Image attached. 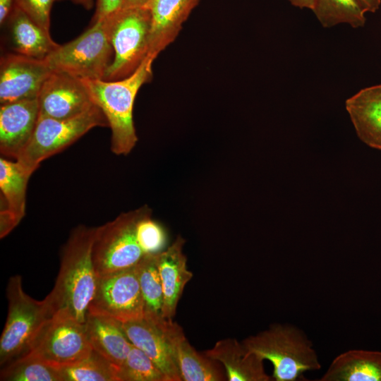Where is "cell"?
Segmentation results:
<instances>
[{"mask_svg": "<svg viewBox=\"0 0 381 381\" xmlns=\"http://www.w3.org/2000/svg\"><path fill=\"white\" fill-rule=\"evenodd\" d=\"M96 228L80 225L71 233L61 253L59 272L47 296L54 314L65 313L85 323L97 275L92 258Z\"/></svg>", "mask_w": 381, "mask_h": 381, "instance_id": "1", "label": "cell"}, {"mask_svg": "<svg viewBox=\"0 0 381 381\" xmlns=\"http://www.w3.org/2000/svg\"><path fill=\"white\" fill-rule=\"evenodd\" d=\"M156 57L148 54L131 75L118 80L82 79L93 102L105 115L111 128V150L126 155L135 147L138 137L133 119L137 93L152 78V63Z\"/></svg>", "mask_w": 381, "mask_h": 381, "instance_id": "2", "label": "cell"}, {"mask_svg": "<svg viewBox=\"0 0 381 381\" xmlns=\"http://www.w3.org/2000/svg\"><path fill=\"white\" fill-rule=\"evenodd\" d=\"M242 343L250 352L272 363V378L275 381L304 380L305 373L321 368L312 341L302 329L291 324H272Z\"/></svg>", "mask_w": 381, "mask_h": 381, "instance_id": "3", "label": "cell"}, {"mask_svg": "<svg viewBox=\"0 0 381 381\" xmlns=\"http://www.w3.org/2000/svg\"><path fill=\"white\" fill-rule=\"evenodd\" d=\"M8 315L0 338V364L4 366L24 355L44 324L54 315L47 296L37 301L28 296L19 275L9 278Z\"/></svg>", "mask_w": 381, "mask_h": 381, "instance_id": "4", "label": "cell"}, {"mask_svg": "<svg viewBox=\"0 0 381 381\" xmlns=\"http://www.w3.org/2000/svg\"><path fill=\"white\" fill-rule=\"evenodd\" d=\"M114 58L107 16L92 22L83 33L59 45L45 59L52 71L80 79H104Z\"/></svg>", "mask_w": 381, "mask_h": 381, "instance_id": "5", "label": "cell"}, {"mask_svg": "<svg viewBox=\"0 0 381 381\" xmlns=\"http://www.w3.org/2000/svg\"><path fill=\"white\" fill-rule=\"evenodd\" d=\"M107 19L114 58L103 80L114 81L133 74L148 55L151 13L147 6L121 8Z\"/></svg>", "mask_w": 381, "mask_h": 381, "instance_id": "6", "label": "cell"}, {"mask_svg": "<svg viewBox=\"0 0 381 381\" xmlns=\"http://www.w3.org/2000/svg\"><path fill=\"white\" fill-rule=\"evenodd\" d=\"M150 211L143 206L96 227L92 258L97 277L133 267L145 255L138 240L137 225Z\"/></svg>", "mask_w": 381, "mask_h": 381, "instance_id": "7", "label": "cell"}, {"mask_svg": "<svg viewBox=\"0 0 381 381\" xmlns=\"http://www.w3.org/2000/svg\"><path fill=\"white\" fill-rule=\"evenodd\" d=\"M97 126L107 127L109 123L103 111L97 105L68 119L39 116L30 142L16 161L31 176L43 160L61 152Z\"/></svg>", "mask_w": 381, "mask_h": 381, "instance_id": "8", "label": "cell"}, {"mask_svg": "<svg viewBox=\"0 0 381 381\" xmlns=\"http://www.w3.org/2000/svg\"><path fill=\"white\" fill-rule=\"evenodd\" d=\"M92 350L84 323L56 312L44 324L23 356L60 368L81 361Z\"/></svg>", "mask_w": 381, "mask_h": 381, "instance_id": "9", "label": "cell"}, {"mask_svg": "<svg viewBox=\"0 0 381 381\" xmlns=\"http://www.w3.org/2000/svg\"><path fill=\"white\" fill-rule=\"evenodd\" d=\"M88 313L105 315L120 322L143 318L145 308L136 266L97 277Z\"/></svg>", "mask_w": 381, "mask_h": 381, "instance_id": "10", "label": "cell"}, {"mask_svg": "<svg viewBox=\"0 0 381 381\" xmlns=\"http://www.w3.org/2000/svg\"><path fill=\"white\" fill-rule=\"evenodd\" d=\"M39 116L68 119L96 105L82 79L52 71L37 97Z\"/></svg>", "mask_w": 381, "mask_h": 381, "instance_id": "11", "label": "cell"}, {"mask_svg": "<svg viewBox=\"0 0 381 381\" xmlns=\"http://www.w3.org/2000/svg\"><path fill=\"white\" fill-rule=\"evenodd\" d=\"M167 318L145 315L121 322V328L132 344L143 351L165 374L169 381H181L174 351L167 332Z\"/></svg>", "mask_w": 381, "mask_h": 381, "instance_id": "12", "label": "cell"}, {"mask_svg": "<svg viewBox=\"0 0 381 381\" xmlns=\"http://www.w3.org/2000/svg\"><path fill=\"white\" fill-rule=\"evenodd\" d=\"M52 73L44 59L17 53L6 54L0 61V102L37 98Z\"/></svg>", "mask_w": 381, "mask_h": 381, "instance_id": "13", "label": "cell"}, {"mask_svg": "<svg viewBox=\"0 0 381 381\" xmlns=\"http://www.w3.org/2000/svg\"><path fill=\"white\" fill-rule=\"evenodd\" d=\"M39 119L37 98L1 104L0 151L16 159L30 142Z\"/></svg>", "mask_w": 381, "mask_h": 381, "instance_id": "14", "label": "cell"}, {"mask_svg": "<svg viewBox=\"0 0 381 381\" xmlns=\"http://www.w3.org/2000/svg\"><path fill=\"white\" fill-rule=\"evenodd\" d=\"M167 332L174 351L182 380H227L222 365L204 353L197 351L188 341L183 329L172 319L167 320Z\"/></svg>", "mask_w": 381, "mask_h": 381, "instance_id": "15", "label": "cell"}, {"mask_svg": "<svg viewBox=\"0 0 381 381\" xmlns=\"http://www.w3.org/2000/svg\"><path fill=\"white\" fill-rule=\"evenodd\" d=\"M200 0H152L147 6L151 13L148 54L157 58L174 41L183 23Z\"/></svg>", "mask_w": 381, "mask_h": 381, "instance_id": "16", "label": "cell"}, {"mask_svg": "<svg viewBox=\"0 0 381 381\" xmlns=\"http://www.w3.org/2000/svg\"><path fill=\"white\" fill-rule=\"evenodd\" d=\"M185 240L178 236L173 243L157 254L158 268L163 289L162 315L172 319L179 299L193 273L187 268V258L183 251Z\"/></svg>", "mask_w": 381, "mask_h": 381, "instance_id": "17", "label": "cell"}, {"mask_svg": "<svg viewBox=\"0 0 381 381\" xmlns=\"http://www.w3.org/2000/svg\"><path fill=\"white\" fill-rule=\"evenodd\" d=\"M219 362L224 367L229 381H270L264 360L250 352L241 342L234 338L219 340L214 346L203 352Z\"/></svg>", "mask_w": 381, "mask_h": 381, "instance_id": "18", "label": "cell"}, {"mask_svg": "<svg viewBox=\"0 0 381 381\" xmlns=\"http://www.w3.org/2000/svg\"><path fill=\"white\" fill-rule=\"evenodd\" d=\"M345 107L359 139L381 150V85L361 90L346 100Z\"/></svg>", "mask_w": 381, "mask_h": 381, "instance_id": "19", "label": "cell"}, {"mask_svg": "<svg viewBox=\"0 0 381 381\" xmlns=\"http://www.w3.org/2000/svg\"><path fill=\"white\" fill-rule=\"evenodd\" d=\"M30 177L17 161L0 159V189L6 204L1 210L0 229L5 234H9L25 216Z\"/></svg>", "mask_w": 381, "mask_h": 381, "instance_id": "20", "label": "cell"}, {"mask_svg": "<svg viewBox=\"0 0 381 381\" xmlns=\"http://www.w3.org/2000/svg\"><path fill=\"white\" fill-rule=\"evenodd\" d=\"M13 49L16 53L44 59L60 44L25 13L14 6L6 23Z\"/></svg>", "mask_w": 381, "mask_h": 381, "instance_id": "21", "label": "cell"}, {"mask_svg": "<svg viewBox=\"0 0 381 381\" xmlns=\"http://www.w3.org/2000/svg\"><path fill=\"white\" fill-rule=\"evenodd\" d=\"M84 325L92 349L120 367L132 346L121 328V322L105 315L88 313Z\"/></svg>", "mask_w": 381, "mask_h": 381, "instance_id": "22", "label": "cell"}, {"mask_svg": "<svg viewBox=\"0 0 381 381\" xmlns=\"http://www.w3.org/2000/svg\"><path fill=\"white\" fill-rule=\"evenodd\" d=\"M320 381H381V351L351 349L336 356Z\"/></svg>", "mask_w": 381, "mask_h": 381, "instance_id": "23", "label": "cell"}, {"mask_svg": "<svg viewBox=\"0 0 381 381\" xmlns=\"http://www.w3.org/2000/svg\"><path fill=\"white\" fill-rule=\"evenodd\" d=\"M312 11L324 28L340 23L363 27L367 12L359 0H313Z\"/></svg>", "mask_w": 381, "mask_h": 381, "instance_id": "24", "label": "cell"}, {"mask_svg": "<svg viewBox=\"0 0 381 381\" xmlns=\"http://www.w3.org/2000/svg\"><path fill=\"white\" fill-rule=\"evenodd\" d=\"M157 254L145 255L135 266L145 303V315L163 317V289Z\"/></svg>", "mask_w": 381, "mask_h": 381, "instance_id": "25", "label": "cell"}, {"mask_svg": "<svg viewBox=\"0 0 381 381\" xmlns=\"http://www.w3.org/2000/svg\"><path fill=\"white\" fill-rule=\"evenodd\" d=\"M59 370L62 381H119V367L94 349L86 358Z\"/></svg>", "mask_w": 381, "mask_h": 381, "instance_id": "26", "label": "cell"}, {"mask_svg": "<svg viewBox=\"0 0 381 381\" xmlns=\"http://www.w3.org/2000/svg\"><path fill=\"white\" fill-rule=\"evenodd\" d=\"M3 381H62L59 368L38 358L22 356L3 366Z\"/></svg>", "mask_w": 381, "mask_h": 381, "instance_id": "27", "label": "cell"}, {"mask_svg": "<svg viewBox=\"0 0 381 381\" xmlns=\"http://www.w3.org/2000/svg\"><path fill=\"white\" fill-rule=\"evenodd\" d=\"M119 381H169L158 366L133 344L119 367Z\"/></svg>", "mask_w": 381, "mask_h": 381, "instance_id": "28", "label": "cell"}, {"mask_svg": "<svg viewBox=\"0 0 381 381\" xmlns=\"http://www.w3.org/2000/svg\"><path fill=\"white\" fill-rule=\"evenodd\" d=\"M151 214V211L145 214L137 225L138 240L145 255L162 252L167 241L166 231L152 219Z\"/></svg>", "mask_w": 381, "mask_h": 381, "instance_id": "29", "label": "cell"}, {"mask_svg": "<svg viewBox=\"0 0 381 381\" xmlns=\"http://www.w3.org/2000/svg\"><path fill=\"white\" fill-rule=\"evenodd\" d=\"M56 0H15V5L32 20L49 32L50 13Z\"/></svg>", "mask_w": 381, "mask_h": 381, "instance_id": "30", "label": "cell"}, {"mask_svg": "<svg viewBox=\"0 0 381 381\" xmlns=\"http://www.w3.org/2000/svg\"><path fill=\"white\" fill-rule=\"evenodd\" d=\"M123 1L124 0H97L96 10L92 22L120 10Z\"/></svg>", "mask_w": 381, "mask_h": 381, "instance_id": "31", "label": "cell"}, {"mask_svg": "<svg viewBox=\"0 0 381 381\" xmlns=\"http://www.w3.org/2000/svg\"><path fill=\"white\" fill-rule=\"evenodd\" d=\"M15 0H0V24L4 25L8 18L13 6Z\"/></svg>", "mask_w": 381, "mask_h": 381, "instance_id": "32", "label": "cell"}, {"mask_svg": "<svg viewBox=\"0 0 381 381\" xmlns=\"http://www.w3.org/2000/svg\"><path fill=\"white\" fill-rule=\"evenodd\" d=\"M367 12H376L381 4V0H359Z\"/></svg>", "mask_w": 381, "mask_h": 381, "instance_id": "33", "label": "cell"}, {"mask_svg": "<svg viewBox=\"0 0 381 381\" xmlns=\"http://www.w3.org/2000/svg\"><path fill=\"white\" fill-rule=\"evenodd\" d=\"M152 0H124L121 8L147 6Z\"/></svg>", "mask_w": 381, "mask_h": 381, "instance_id": "34", "label": "cell"}, {"mask_svg": "<svg viewBox=\"0 0 381 381\" xmlns=\"http://www.w3.org/2000/svg\"><path fill=\"white\" fill-rule=\"evenodd\" d=\"M294 6L300 8H307L312 10L313 7V0H289Z\"/></svg>", "mask_w": 381, "mask_h": 381, "instance_id": "35", "label": "cell"}, {"mask_svg": "<svg viewBox=\"0 0 381 381\" xmlns=\"http://www.w3.org/2000/svg\"><path fill=\"white\" fill-rule=\"evenodd\" d=\"M59 1V0H56ZM75 4L83 6L85 9L90 10L93 6V0H69Z\"/></svg>", "mask_w": 381, "mask_h": 381, "instance_id": "36", "label": "cell"}]
</instances>
